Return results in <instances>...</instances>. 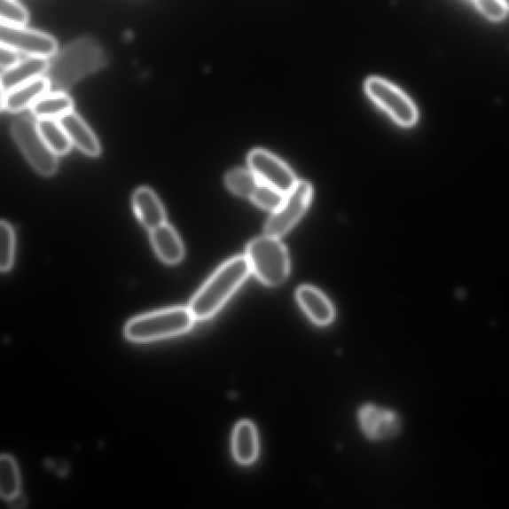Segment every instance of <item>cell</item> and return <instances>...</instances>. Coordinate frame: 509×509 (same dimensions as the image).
I'll return each mask as SVG.
<instances>
[{
  "label": "cell",
  "instance_id": "6da1fadb",
  "mask_svg": "<svg viewBox=\"0 0 509 509\" xmlns=\"http://www.w3.org/2000/svg\"><path fill=\"white\" fill-rule=\"evenodd\" d=\"M106 64V54L97 41L82 37L49 59L44 77L51 92L68 91L79 81L100 70Z\"/></svg>",
  "mask_w": 509,
  "mask_h": 509
},
{
  "label": "cell",
  "instance_id": "7a4b0ae2",
  "mask_svg": "<svg viewBox=\"0 0 509 509\" xmlns=\"http://www.w3.org/2000/svg\"><path fill=\"white\" fill-rule=\"evenodd\" d=\"M247 258L239 256L224 262L196 293L190 309L197 320H207L218 313L249 277Z\"/></svg>",
  "mask_w": 509,
  "mask_h": 509
},
{
  "label": "cell",
  "instance_id": "3957f363",
  "mask_svg": "<svg viewBox=\"0 0 509 509\" xmlns=\"http://www.w3.org/2000/svg\"><path fill=\"white\" fill-rule=\"evenodd\" d=\"M195 320L190 308L162 309L131 319L125 334L138 343L167 340L190 332Z\"/></svg>",
  "mask_w": 509,
  "mask_h": 509
},
{
  "label": "cell",
  "instance_id": "277c9868",
  "mask_svg": "<svg viewBox=\"0 0 509 509\" xmlns=\"http://www.w3.org/2000/svg\"><path fill=\"white\" fill-rule=\"evenodd\" d=\"M281 238L265 234L252 240L246 249L251 272L262 283L276 286L290 274V257Z\"/></svg>",
  "mask_w": 509,
  "mask_h": 509
},
{
  "label": "cell",
  "instance_id": "5b68a950",
  "mask_svg": "<svg viewBox=\"0 0 509 509\" xmlns=\"http://www.w3.org/2000/svg\"><path fill=\"white\" fill-rule=\"evenodd\" d=\"M12 135L16 145L30 166L43 176H52L59 170V157L47 145L40 135L37 122L29 118L15 120Z\"/></svg>",
  "mask_w": 509,
  "mask_h": 509
},
{
  "label": "cell",
  "instance_id": "8992f818",
  "mask_svg": "<svg viewBox=\"0 0 509 509\" xmlns=\"http://www.w3.org/2000/svg\"><path fill=\"white\" fill-rule=\"evenodd\" d=\"M365 92L380 108L388 113L398 125L412 127L418 121L415 104L399 88L380 77H372L365 82Z\"/></svg>",
  "mask_w": 509,
  "mask_h": 509
},
{
  "label": "cell",
  "instance_id": "52a82bcc",
  "mask_svg": "<svg viewBox=\"0 0 509 509\" xmlns=\"http://www.w3.org/2000/svg\"><path fill=\"white\" fill-rule=\"evenodd\" d=\"M313 199V186L305 180H299L293 190L286 194L280 208L270 216L265 225V234L282 238L289 233L305 215Z\"/></svg>",
  "mask_w": 509,
  "mask_h": 509
},
{
  "label": "cell",
  "instance_id": "ba28073f",
  "mask_svg": "<svg viewBox=\"0 0 509 509\" xmlns=\"http://www.w3.org/2000/svg\"><path fill=\"white\" fill-rule=\"evenodd\" d=\"M0 43L26 57L51 59L59 52V43L43 32L26 27H11L2 23Z\"/></svg>",
  "mask_w": 509,
  "mask_h": 509
},
{
  "label": "cell",
  "instance_id": "9c48e42d",
  "mask_svg": "<svg viewBox=\"0 0 509 509\" xmlns=\"http://www.w3.org/2000/svg\"><path fill=\"white\" fill-rule=\"evenodd\" d=\"M248 164L261 183L289 193L299 180L294 171L276 155L264 150H254L248 155Z\"/></svg>",
  "mask_w": 509,
  "mask_h": 509
},
{
  "label": "cell",
  "instance_id": "30bf717a",
  "mask_svg": "<svg viewBox=\"0 0 509 509\" xmlns=\"http://www.w3.org/2000/svg\"><path fill=\"white\" fill-rule=\"evenodd\" d=\"M359 422L366 436L373 440L389 439L395 436L399 431L396 415L373 405L360 409Z\"/></svg>",
  "mask_w": 509,
  "mask_h": 509
},
{
  "label": "cell",
  "instance_id": "8fae6325",
  "mask_svg": "<svg viewBox=\"0 0 509 509\" xmlns=\"http://www.w3.org/2000/svg\"><path fill=\"white\" fill-rule=\"evenodd\" d=\"M51 92L48 80L43 76L2 93V109L10 113H20L31 108L38 98Z\"/></svg>",
  "mask_w": 509,
  "mask_h": 509
},
{
  "label": "cell",
  "instance_id": "7c38bea8",
  "mask_svg": "<svg viewBox=\"0 0 509 509\" xmlns=\"http://www.w3.org/2000/svg\"><path fill=\"white\" fill-rule=\"evenodd\" d=\"M60 124L67 133L73 145L90 158L101 154V144L83 119L75 112H71L60 120Z\"/></svg>",
  "mask_w": 509,
  "mask_h": 509
},
{
  "label": "cell",
  "instance_id": "4fadbf2b",
  "mask_svg": "<svg viewBox=\"0 0 509 509\" xmlns=\"http://www.w3.org/2000/svg\"><path fill=\"white\" fill-rule=\"evenodd\" d=\"M133 208L139 223L149 231L167 223L166 211L151 188L141 187L135 192Z\"/></svg>",
  "mask_w": 509,
  "mask_h": 509
},
{
  "label": "cell",
  "instance_id": "5bb4252c",
  "mask_svg": "<svg viewBox=\"0 0 509 509\" xmlns=\"http://www.w3.org/2000/svg\"><path fill=\"white\" fill-rule=\"evenodd\" d=\"M49 59H37V57H26L13 67L2 73V93L11 91L21 85L39 77L44 76L48 68Z\"/></svg>",
  "mask_w": 509,
  "mask_h": 509
},
{
  "label": "cell",
  "instance_id": "9a60e30c",
  "mask_svg": "<svg viewBox=\"0 0 509 509\" xmlns=\"http://www.w3.org/2000/svg\"><path fill=\"white\" fill-rule=\"evenodd\" d=\"M153 247L158 257L166 264L176 265L184 258V246L179 235L168 223L150 231Z\"/></svg>",
  "mask_w": 509,
  "mask_h": 509
},
{
  "label": "cell",
  "instance_id": "2e32d148",
  "mask_svg": "<svg viewBox=\"0 0 509 509\" xmlns=\"http://www.w3.org/2000/svg\"><path fill=\"white\" fill-rule=\"evenodd\" d=\"M300 306L314 323L319 325L331 324L334 309L325 295L311 286H301L297 291Z\"/></svg>",
  "mask_w": 509,
  "mask_h": 509
},
{
  "label": "cell",
  "instance_id": "e0dca14e",
  "mask_svg": "<svg viewBox=\"0 0 509 509\" xmlns=\"http://www.w3.org/2000/svg\"><path fill=\"white\" fill-rule=\"evenodd\" d=\"M258 435L249 421L236 426L233 434V454L238 463L250 465L258 456Z\"/></svg>",
  "mask_w": 509,
  "mask_h": 509
},
{
  "label": "cell",
  "instance_id": "ac0fdd59",
  "mask_svg": "<svg viewBox=\"0 0 509 509\" xmlns=\"http://www.w3.org/2000/svg\"><path fill=\"white\" fill-rule=\"evenodd\" d=\"M37 120H60L74 110L72 98L63 92H48L30 108Z\"/></svg>",
  "mask_w": 509,
  "mask_h": 509
},
{
  "label": "cell",
  "instance_id": "d6986e66",
  "mask_svg": "<svg viewBox=\"0 0 509 509\" xmlns=\"http://www.w3.org/2000/svg\"><path fill=\"white\" fill-rule=\"evenodd\" d=\"M36 122L40 135L57 157L70 152L73 145L59 120H37Z\"/></svg>",
  "mask_w": 509,
  "mask_h": 509
},
{
  "label": "cell",
  "instance_id": "ffe728a7",
  "mask_svg": "<svg viewBox=\"0 0 509 509\" xmlns=\"http://www.w3.org/2000/svg\"><path fill=\"white\" fill-rule=\"evenodd\" d=\"M0 495L8 502L20 494V474L14 458L3 455L0 458Z\"/></svg>",
  "mask_w": 509,
  "mask_h": 509
},
{
  "label": "cell",
  "instance_id": "44dd1931",
  "mask_svg": "<svg viewBox=\"0 0 509 509\" xmlns=\"http://www.w3.org/2000/svg\"><path fill=\"white\" fill-rule=\"evenodd\" d=\"M261 182L252 170L233 169L225 176V184L232 193L250 199Z\"/></svg>",
  "mask_w": 509,
  "mask_h": 509
},
{
  "label": "cell",
  "instance_id": "7402d4cb",
  "mask_svg": "<svg viewBox=\"0 0 509 509\" xmlns=\"http://www.w3.org/2000/svg\"><path fill=\"white\" fill-rule=\"evenodd\" d=\"M0 247H2V252H0V270H2L3 273H5L13 266L15 235L12 226L4 220L0 224Z\"/></svg>",
  "mask_w": 509,
  "mask_h": 509
},
{
  "label": "cell",
  "instance_id": "603a6c76",
  "mask_svg": "<svg viewBox=\"0 0 509 509\" xmlns=\"http://www.w3.org/2000/svg\"><path fill=\"white\" fill-rule=\"evenodd\" d=\"M286 194L276 188L261 183L256 192L251 197L252 201L262 209L275 212L280 208L285 200Z\"/></svg>",
  "mask_w": 509,
  "mask_h": 509
},
{
  "label": "cell",
  "instance_id": "cb8c5ba5",
  "mask_svg": "<svg viewBox=\"0 0 509 509\" xmlns=\"http://www.w3.org/2000/svg\"><path fill=\"white\" fill-rule=\"evenodd\" d=\"M2 23L11 27H26L29 20L27 8L16 0H0Z\"/></svg>",
  "mask_w": 509,
  "mask_h": 509
},
{
  "label": "cell",
  "instance_id": "d4e9b609",
  "mask_svg": "<svg viewBox=\"0 0 509 509\" xmlns=\"http://www.w3.org/2000/svg\"><path fill=\"white\" fill-rule=\"evenodd\" d=\"M480 12L491 21H502L505 19L508 8L502 0H474Z\"/></svg>",
  "mask_w": 509,
  "mask_h": 509
},
{
  "label": "cell",
  "instance_id": "484cf974",
  "mask_svg": "<svg viewBox=\"0 0 509 509\" xmlns=\"http://www.w3.org/2000/svg\"><path fill=\"white\" fill-rule=\"evenodd\" d=\"M0 54H2V56H0L2 57V59H0V65H2L3 71L13 67L14 65L23 59L21 54L4 46L0 48Z\"/></svg>",
  "mask_w": 509,
  "mask_h": 509
},
{
  "label": "cell",
  "instance_id": "4316f807",
  "mask_svg": "<svg viewBox=\"0 0 509 509\" xmlns=\"http://www.w3.org/2000/svg\"><path fill=\"white\" fill-rule=\"evenodd\" d=\"M502 2L506 5L509 10V0H502Z\"/></svg>",
  "mask_w": 509,
  "mask_h": 509
}]
</instances>
